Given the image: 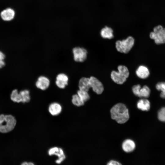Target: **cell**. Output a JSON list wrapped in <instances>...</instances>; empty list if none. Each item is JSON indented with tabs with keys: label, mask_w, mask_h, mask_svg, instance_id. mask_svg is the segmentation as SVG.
Returning <instances> with one entry per match:
<instances>
[{
	"label": "cell",
	"mask_w": 165,
	"mask_h": 165,
	"mask_svg": "<svg viewBox=\"0 0 165 165\" xmlns=\"http://www.w3.org/2000/svg\"><path fill=\"white\" fill-rule=\"evenodd\" d=\"M137 108L143 111H148L150 107L149 101L145 98L140 99L137 103Z\"/></svg>",
	"instance_id": "e0dca14e"
},
{
	"label": "cell",
	"mask_w": 165,
	"mask_h": 165,
	"mask_svg": "<svg viewBox=\"0 0 165 165\" xmlns=\"http://www.w3.org/2000/svg\"><path fill=\"white\" fill-rule=\"evenodd\" d=\"M134 43V38L129 36L126 39L116 41L115 43L116 47L119 52L127 53L131 50Z\"/></svg>",
	"instance_id": "277c9868"
},
{
	"label": "cell",
	"mask_w": 165,
	"mask_h": 165,
	"mask_svg": "<svg viewBox=\"0 0 165 165\" xmlns=\"http://www.w3.org/2000/svg\"><path fill=\"white\" fill-rule=\"evenodd\" d=\"M134 142L130 139H127L123 142L122 146L123 150L126 152H133L135 148Z\"/></svg>",
	"instance_id": "9a60e30c"
},
{
	"label": "cell",
	"mask_w": 165,
	"mask_h": 165,
	"mask_svg": "<svg viewBox=\"0 0 165 165\" xmlns=\"http://www.w3.org/2000/svg\"><path fill=\"white\" fill-rule=\"evenodd\" d=\"M5 57V54L0 51V69L4 67L5 65V63L4 61Z\"/></svg>",
	"instance_id": "cb8c5ba5"
},
{
	"label": "cell",
	"mask_w": 165,
	"mask_h": 165,
	"mask_svg": "<svg viewBox=\"0 0 165 165\" xmlns=\"http://www.w3.org/2000/svg\"><path fill=\"white\" fill-rule=\"evenodd\" d=\"M0 15L2 19L5 21H9L13 19L15 16V12L12 9L7 8L2 11Z\"/></svg>",
	"instance_id": "4fadbf2b"
},
{
	"label": "cell",
	"mask_w": 165,
	"mask_h": 165,
	"mask_svg": "<svg viewBox=\"0 0 165 165\" xmlns=\"http://www.w3.org/2000/svg\"><path fill=\"white\" fill-rule=\"evenodd\" d=\"M156 89L158 91H161L160 97L163 98H165V82H159L156 86Z\"/></svg>",
	"instance_id": "44dd1931"
},
{
	"label": "cell",
	"mask_w": 165,
	"mask_h": 165,
	"mask_svg": "<svg viewBox=\"0 0 165 165\" xmlns=\"http://www.w3.org/2000/svg\"><path fill=\"white\" fill-rule=\"evenodd\" d=\"M90 88L97 94H101L103 91L104 88L101 82L95 77L92 76L89 78Z\"/></svg>",
	"instance_id": "30bf717a"
},
{
	"label": "cell",
	"mask_w": 165,
	"mask_h": 165,
	"mask_svg": "<svg viewBox=\"0 0 165 165\" xmlns=\"http://www.w3.org/2000/svg\"><path fill=\"white\" fill-rule=\"evenodd\" d=\"M132 91L135 95L143 98L148 97L150 93V90L147 86L145 85L141 87L140 84L134 85L132 87Z\"/></svg>",
	"instance_id": "52a82bcc"
},
{
	"label": "cell",
	"mask_w": 165,
	"mask_h": 165,
	"mask_svg": "<svg viewBox=\"0 0 165 165\" xmlns=\"http://www.w3.org/2000/svg\"><path fill=\"white\" fill-rule=\"evenodd\" d=\"M78 86L79 90L88 92L90 88L89 84V78H81L79 81Z\"/></svg>",
	"instance_id": "ac0fdd59"
},
{
	"label": "cell",
	"mask_w": 165,
	"mask_h": 165,
	"mask_svg": "<svg viewBox=\"0 0 165 165\" xmlns=\"http://www.w3.org/2000/svg\"><path fill=\"white\" fill-rule=\"evenodd\" d=\"M48 154L50 156L55 155L58 157L55 161L56 163L60 164L62 163L66 158V156L63 149L57 147H52L49 149Z\"/></svg>",
	"instance_id": "9c48e42d"
},
{
	"label": "cell",
	"mask_w": 165,
	"mask_h": 165,
	"mask_svg": "<svg viewBox=\"0 0 165 165\" xmlns=\"http://www.w3.org/2000/svg\"><path fill=\"white\" fill-rule=\"evenodd\" d=\"M68 77L65 74L61 73L56 76L55 83L56 86L61 89H64L68 85Z\"/></svg>",
	"instance_id": "8fae6325"
},
{
	"label": "cell",
	"mask_w": 165,
	"mask_h": 165,
	"mask_svg": "<svg viewBox=\"0 0 165 165\" xmlns=\"http://www.w3.org/2000/svg\"><path fill=\"white\" fill-rule=\"evenodd\" d=\"M72 102L74 105L78 107L83 105L85 103L77 94H75L72 96Z\"/></svg>",
	"instance_id": "ffe728a7"
},
{
	"label": "cell",
	"mask_w": 165,
	"mask_h": 165,
	"mask_svg": "<svg viewBox=\"0 0 165 165\" xmlns=\"http://www.w3.org/2000/svg\"><path fill=\"white\" fill-rule=\"evenodd\" d=\"M108 165H121L119 162L115 160H111L109 161L107 163Z\"/></svg>",
	"instance_id": "d4e9b609"
},
{
	"label": "cell",
	"mask_w": 165,
	"mask_h": 165,
	"mask_svg": "<svg viewBox=\"0 0 165 165\" xmlns=\"http://www.w3.org/2000/svg\"><path fill=\"white\" fill-rule=\"evenodd\" d=\"M11 100L14 102L23 103L29 102L31 99L30 92L27 90L20 91L19 93L17 90L15 89L12 92L10 95Z\"/></svg>",
	"instance_id": "5b68a950"
},
{
	"label": "cell",
	"mask_w": 165,
	"mask_h": 165,
	"mask_svg": "<svg viewBox=\"0 0 165 165\" xmlns=\"http://www.w3.org/2000/svg\"><path fill=\"white\" fill-rule=\"evenodd\" d=\"M112 119L118 123H124L129 119V111L126 106L122 103L114 105L110 111Z\"/></svg>",
	"instance_id": "6da1fadb"
},
{
	"label": "cell",
	"mask_w": 165,
	"mask_h": 165,
	"mask_svg": "<svg viewBox=\"0 0 165 165\" xmlns=\"http://www.w3.org/2000/svg\"><path fill=\"white\" fill-rule=\"evenodd\" d=\"M150 38L154 40L157 44L165 43V28L161 25H158L155 27L153 31L151 32Z\"/></svg>",
	"instance_id": "8992f818"
},
{
	"label": "cell",
	"mask_w": 165,
	"mask_h": 165,
	"mask_svg": "<svg viewBox=\"0 0 165 165\" xmlns=\"http://www.w3.org/2000/svg\"><path fill=\"white\" fill-rule=\"evenodd\" d=\"M77 94L84 102L90 99V96L87 91L79 90L77 91Z\"/></svg>",
	"instance_id": "7402d4cb"
},
{
	"label": "cell",
	"mask_w": 165,
	"mask_h": 165,
	"mask_svg": "<svg viewBox=\"0 0 165 165\" xmlns=\"http://www.w3.org/2000/svg\"><path fill=\"white\" fill-rule=\"evenodd\" d=\"M158 117L160 120L165 122V107L162 108L159 111Z\"/></svg>",
	"instance_id": "603a6c76"
},
{
	"label": "cell",
	"mask_w": 165,
	"mask_h": 165,
	"mask_svg": "<svg viewBox=\"0 0 165 165\" xmlns=\"http://www.w3.org/2000/svg\"><path fill=\"white\" fill-rule=\"evenodd\" d=\"M34 164L31 162H25L22 163V165H33Z\"/></svg>",
	"instance_id": "484cf974"
},
{
	"label": "cell",
	"mask_w": 165,
	"mask_h": 165,
	"mask_svg": "<svg viewBox=\"0 0 165 165\" xmlns=\"http://www.w3.org/2000/svg\"><path fill=\"white\" fill-rule=\"evenodd\" d=\"M138 77L142 79H145L149 75V71L148 68L143 65L140 66L136 71Z\"/></svg>",
	"instance_id": "2e32d148"
},
{
	"label": "cell",
	"mask_w": 165,
	"mask_h": 165,
	"mask_svg": "<svg viewBox=\"0 0 165 165\" xmlns=\"http://www.w3.org/2000/svg\"><path fill=\"white\" fill-rule=\"evenodd\" d=\"M49 79L44 76H41L38 77L35 83V86L38 89L42 90L47 89L50 85Z\"/></svg>",
	"instance_id": "7c38bea8"
},
{
	"label": "cell",
	"mask_w": 165,
	"mask_h": 165,
	"mask_svg": "<svg viewBox=\"0 0 165 165\" xmlns=\"http://www.w3.org/2000/svg\"><path fill=\"white\" fill-rule=\"evenodd\" d=\"M100 35L104 38L111 39L114 37L113 30L111 28L106 26L101 30Z\"/></svg>",
	"instance_id": "d6986e66"
},
{
	"label": "cell",
	"mask_w": 165,
	"mask_h": 165,
	"mask_svg": "<svg viewBox=\"0 0 165 165\" xmlns=\"http://www.w3.org/2000/svg\"><path fill=\"white\" fill-rule=\"evenodd\" d=\"M16 120L11 115H0V132H9L13 129L16 124Z\"/></svg>",
	"instance_id": "7a4b0ae2"
},
{
	"label": "cell",
	"mask_w": 165,
	"mask_h": 165,
	"mask_svg": "<svg viewBox=\"0 0 165 165\" xmlns=\"http://www.w3.org/2000/svg\"><path fill=\"white\" fill-rule=\"evenodd\" d=\"M48 111L52 116H56L60 114L62 110V107L60 104L56 102L50 104L48 107Z\"/></svg>",
	"instance_id": "5bb4252c"
},
{
	"label": "cell",
	"mask_w": 165,
	"mask_h": 165,
	"mask_svg": "<svg viewBox=\"0 0 165 165\" xmlns=\"http://www.w3.org/2000/svg\"><path fill=\"white\" fill-rule=\"evenodd\" d=\"M74 60L77 62H82L84 61L87 57V51L83 47H76L72 49Z\"/></svg>",
	"instance_id": "ba28073f"
},
{
	"label": "cell",
	"mask_w": 165,
	"mask_h": 165,
	"mask_svg": "<svg viewBox=\"0 0 165 165\" xmlns=\"http://www.w3.org/2000/svg\"><path fill=\"white\" fill-rule=\"evenodd\" d=\"M117 68L118 72L113 71L111 72V78L117 84H122L129 77V72L127 67L124 65H119Z\"/></svg>",
	"instance_id": "3957f363"
}]
</instances>
